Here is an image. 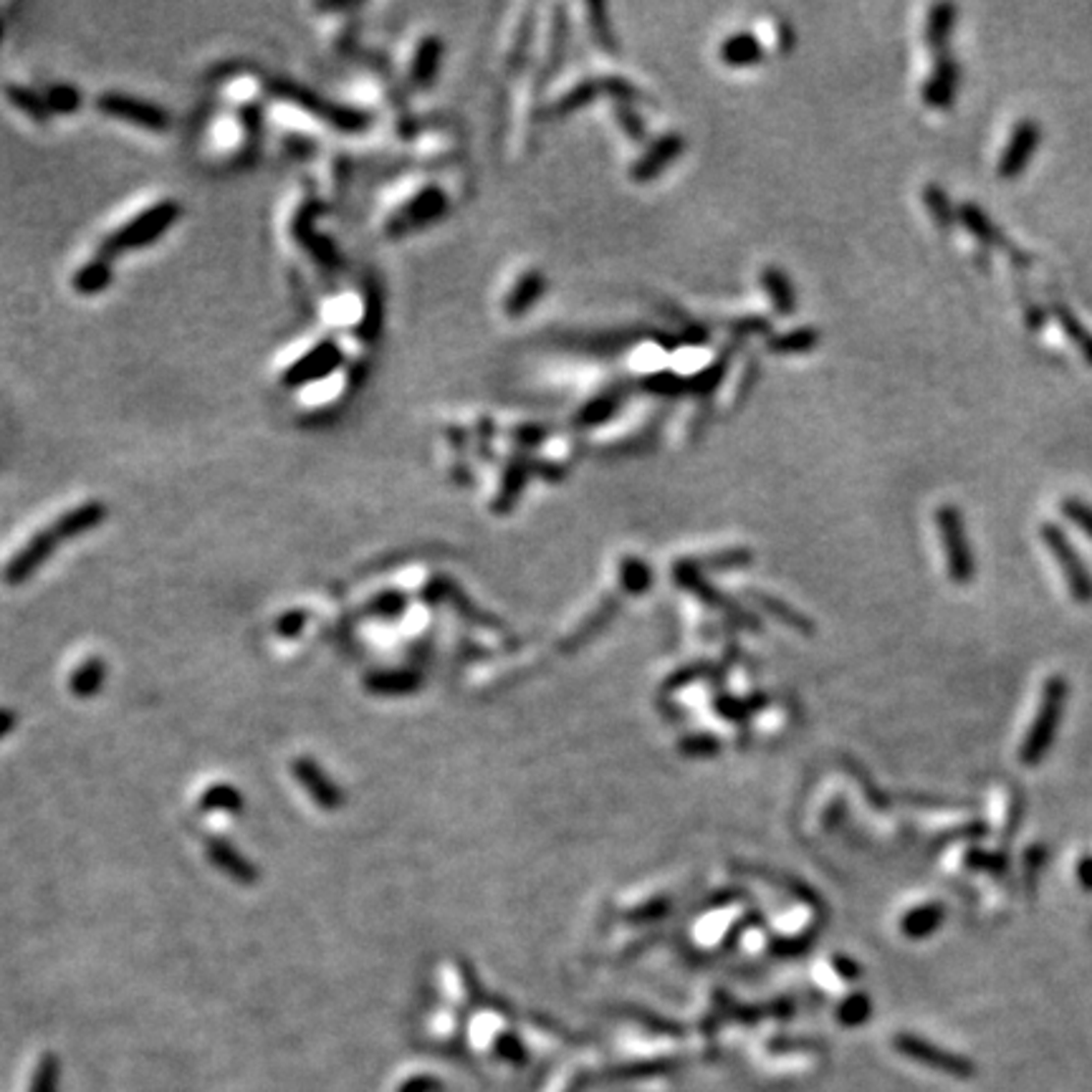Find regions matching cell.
Masks as SVG:
<instances>
[{
    "label": "cell",
    "mask_w": 1092,
    "mask_h": 1092,
    "mask_svg": "<svg viewBox=\"0 0 1092 1092\" xmlns=\"http://www.w3.org/2000/svg\"><path fill=\"white\" fill-rule=\"evenodd\" d=\"M1067 691V680L1063 675H1052V678L1045 680L1042 698H1039V711L1019 746V762L1024 767H1037L1050 754L1057 738V728L1063 723Z\"/></svg>",
    "instance_id": "cell-1"
},
{
    "label": "cell",
    "mask_w": 1092,
    "mask_h": 1092,
    "mask_svg": "<svg viewBox=\"0 0 1092 1092\" xmlns=\"http://www.w3.org/2000/svg\"><path fill=\"white\" fill-rule=\"evenodd\" d=\"M936 526H939L941 546H944L946 556V569L948 577L956 585H968L976 577V556L971 544L966 537V526H963V516L956 506H941L936 511Z\"/></svg>",
    "instance_id": "cell-2"
},
{
    "label": "cell",
    "mask_w": 1092,
    "mask_h": 1092,
    "mask_svg": "<svg viewBox=\"0 0 1092 1092\" xmlns=\"http://www.w3.org/2000/svg\"><path fill=\"white\" fill-rule=\"evenodd\" d=\"M1039 537H1042V542H1045V546L1050 549V554L1055 556L1057 564H1060V572H1063L1064 582H1067L1069 595L1082 604L1092 603V574L1090 569L1085 567L1080 551L1074 549L1072 542L1067 539V534H1064L1057 524H1050V521H1047V524H1042Z\"/></svg>",
    "instance_id": "cell-3"
},
{
    "label": "cell",
    "mask_w": 1092,
    "mask_h": 1092,
    "mask_svg": "<svg viewBox=\"0 0 1092 1092\" xmlns=\"http://www.w3.org/2000/svg\"><path fill=\"white\" fill-rule=\"evenodd\" d=\"M895 1047L903 1052L905 1057L915 1060V1063L941 1069V1072L950 1074V1077H958V1080H971V1077L976 1074V1064L968 1063L966 1057H958L953 1055V1052L941 1050V1047L931 1045V1042H926V1039L921 1037L900 1034V1037L895 1039Z\"/></svg>",
    "instance_id": "cell-4"
},
{
    "label": "cell",
    "mask_w": 1092,
    "mask_h": 1092,
    "mask_svg": "<svg viewBox=\"0 0 1092 1092\" xmlns=\"http://www.w3.org/2000/svg\"><path fill=\"white\" fill-rule=\"evenodd\" d=\"M1039 143H1042V127L1037 119H1021L1019 125L1011 132L1009 143L1004 147L1002 157H999L997 172L1002 180H1014L1019 178L1021 172L1027 170L1032 157L1037 154Z\"/></svg>",
    "instance_id": "cell-5"
},
{
    "label": "cell",
    "mask_w": 1092,
    "mask_h": 1092,
    "mask_svg": "<svg viewBox=\"0 0 1092 1092\" xmlns=\"http://www.w3.org/2000/svg\"><path fill=\"white\" fill-rule=\"evenodd\" d=\"M175 215H178V207L172 205V202H162V205L152 207V210H147V213L137 215L132 223H127L125 228H119V231L109 238V249L125 251V249L144 246V243H149L152 238L160 236V233H165L167 228H170L172 220H175Z\"/></svg>",
    "instance_id": "cell-6"
},
{
    "label": "cell",
    "mask_w": 1092,
    "mask_h": 1092,
    "mask_svg": "<svg viewBox=\"0 0 1092 1092\" xmlns=\"http://www.w3.org/2000/svg\"><path fill=\"white\" fill-rule=\"evenodd\" d=\"M958 86H961V69H958L956 56L950 51L936 54L931 77L923 84V104L931 109H950L956 101Z\"/></svg>",
    "instance_id": "cell-7"
},
{
    "label": "cell",
    "mask_w": 1092,
    "mask_h": 1092,
    "mask_svg": "<svg viewBox=\"0 0 1092 1092\" xmlns=\"http://www.w3.org/2000/svg\"><path fill=\"white\" fill-rule=\"evenodd\" d=\"M683 149H685V140L678 135V132L661 135L656 143H650L648 147H645V152L635 160V165H632L630 170V178L635 180V183H650V180H656L662 170H667V167L678 160L680 154H683Z\"/></svg>",
    "instance_id": "cell-8"
},
{
    "label": "cell",
    "mask_w": 1092,
    "mask_h": 1092,
    "mask_svg": "<svg viewBox=\"0 0 1092 1092\" xmlns=\"http://www.w3.org/2000/svg\"><path fill=\"white\" fill-rule=\"evenodd\" d=\"M445 210H448V198L443 196V190L437 188L423 190V193H418L408 205H402L400 213L392 218L390 233L392 236H400V233H408L413 231V228H420V225L432 223V220L440 218Z\"/></svg>",
    "instance_id": "cell-9"
},
{
    "label": "cell",
    "mask_w": 1092,
    "mask_h": 1092,
    "mask_svg": "<svg viewBox=\"0 0 1092 1092\" xmlns=\"http://www.w3.org/2000/svg\"><path fill=\"white\" fill-rule=\"evenodd\" d=\"M59 542H61V537H59V532H56V526L51 529V532H38L36 537L30 539L24 549L19 551V554L8 561V567H6V582H8V585H21V582H26V579L36 572L43 561L51 556V551L56 549V544H59Z\"/></svg>",
    "instance_id": "cell-10"
},
{
    "label": "cell",
    "mask_w": 1092,
    "mask_h": 1092,
    "mask_svg": "<svg viewBox=\"0 0 1092 1092\" xmlns=\"http://www.w3.org/2000/svg\"><path fill=\"white\" fill-rule=\"evenodd\" d=\"M291 769H294L296 779L302 781L304 789L309 791V797L319 804L321 809H329L331 812V809H337L339 804H342L344 799L342 791L337 789V784L326 776L324 769L314 762V759H309V756H299V759H294Z\"/></svg>",
    "instance_id": "cell-11"
},
{
    "label": "cell",
    "mask_w": 1092,
    "mask_h": 1092,
    "mask_svg": "<svg viewBox=\"0 0 1092 1092\" xmlns=\"http://www.w3.org/2000/svg\"><path fill=\"white\" fill-rule=\"evenodd\" d=\"M532 473H534V458H529L526 453H514L511 458H508V466L506 471H503V479H501V489H498V496L493 498V511H496V514H508V511L514 508L516 498L521 496L526 479H529Z\"/></svg>",
    "instance_id": "cell-12"
},
{
    "label": "cell",
    "mask_w": 1092,
    "mask_h": 1092,
    "mask_svg": "<svg viewBox=\"0 0 1092 1092\" xmlns=\"http://www.w3.org/2000/svg\"><path fill=\"white\" fill-rule=\"evenodd\" d=\"M544 291H546V278H544L542 271L534 268V271L521 273L514 289L508 291L506 299H503V314L511 319H519L526 312H532Z\"/></svg>",
    "instance_id": "cell-13"
},
{
    "label": "cell",
    "mask_w": 1092,
    "mask_h": 1092,
    "mask_svg": "<svg viewBox=\"0 0 1092 1092\" xmlns=\"http://www.w3.org/2000/svg\"><path fill=\"white\" fill-rule=\"evenodd\" d=\"M207 857H210V860H213L225 875H228V878L236 880V883H246V886H249V883H256V878H259V870L254 868V862H251L246 855H241L228 839H210V842H207Z\"/></svg>",
    "instance_id": "cell-14"
},
{
    "label": "cell",
    "mask_w": 1092,
    "mask_h": 1092,
    "mask_svg": "<svg viewBox=\"0 0 1092 1092\" xmlns=\"http://www.w3.org/2000/svg\"><path fill=\"white\" fill-rule=\"evenodd\" d=\"M99 107L104 109V112L114 114V117L132 119L135 125L149 127V130H165L167 127L165 112H160V109L152 107V104L127 99V96H104V99H99Z\"/></svg>",
    "instance_id": "cell-15"
},
{
    "label": "cell",
    "mask_w": 1092,
    "mask_h": 1092,
    "mask_svg": "<svg viewBox=\"0 0 1092 1092\" xmlns=\"http://www.w3.org/2000/svg\"><path fill=\"white\" fill-rule=\"evenodd\" d=\"M622 400H625V387H609V390L600 392V395L592 397L590 402H585V405L574 413L572 418L574 428L603 426V423H607V420L620 410Z\"/></svg>",
    "instance_id": "cell-16"
},
{
    "label": "cell",
    "mask_w": 1092,
    "mask_h": 1092,
    "mask_svg": "<svg viewBox=\"0 0 1092 1092\" xmlns=\"http://www.w3.org/2000/svg\"><path fill=\"white\" fill-rule=\"evenodd\" d=\"M718 56L720 61H723L726 66H731V69H746V66L762 64L764 46L759 43V38H756L754 33L741 30V33H733V36H728L726 41L720 43Z\"/></svg>",
    "instance_id": "cell-17"
},
{
    "label": "cell",
    "mask_w": 1092,
    "mask_h": 1092,
    "mask_svg": "<svg viewBox=\"0 0 1092 1092\" xmlns=\"http://www.w3.org/2000/svg\"><path fill=\"white\" fill-rule=\"evenodd\" d=\"M958 220L963 223V228H966L971 236L976 238V241H981L984 246H994V249H1004L1006 254H1016L1014 249H1011L1009 243L1004 241L1002 231H999L997 225L992 223V220L986 218V213L981 210L979 205H974V202H966V205L958 207Z\"/></svg>",
    "instance_id": "cell-18"
},
{
    "label": "cell",
    "mask_w": 1092,
    "mask_h": 1092,
    "mask_svg": "<svg viewBox=\"0 0 1092 1092\" xmlns=\"http://www.w3.org/2000/svg\"><path fill=\"white\" fill-rule=\"evenodd\" d=\"M956 16H958V8L950 6V3H939V6H933L931 11H928L923 38H926V46L931 48L933 54H944V51H948L946 43H948L950 33H953V29H956Z\"/></svg>",
    "instance_id": "cell-19"
},
{
    "label": "cell",
    "mask_w": 1092,
    "mask_h": 1092,
    "mask_svg": "<svg viewBox=\"0 0 1092 1092\" xmlns=\"http://www.w3.org/2000/svg\"><path fill=\"white\" fill-rule=\"evenodd\" d=\"M104 516H107L104 503H82V506L66 511L54 526L56 532H59L61 542H64V539H74L79 537V534L91 532L94 526H99L101 521H104Z\"/></svg>",
    "instance_id": "cell-20"
},
{
    "label": "cell",
    "mask_w": 1092,
    "mask_h": 1092,
    "mask_svg": "<svg viewBox=\"0 0 1092 1092\" xmlns=\"http://www.w3.org/2000/svg\"><path fill=\"white\" fill-rule=\"evenodd\" d=\"M762 286L764 291H767L769 299H772L774 312L779 314V316H791V314L797 312V294H794V286H791L789 276H786L781 268L776 266L764 268Z\"/></svg>",
    "instance_id": "cell-21"
},
{
    "label": "cell",
    "mask_w": 1092,
    "mask_h": 1092,
    "mask_svg": "<svg viewBox=\"0 0 1092 1092\" xmlns=\"http://www.w3.org/2000/svg\"><path fill=\"white\" fill-rule=\"evenodd\" d=\"M946 910L941 903H926L921 908H913L903 921H900V931L908 939H926L931 933L939 931V926L944 923Z\"/></svg>",
    "instance_id": "cell-22"
},
{
    "label": "cell",
    "mask_w": 1092,
    "mask_h": 1092,
    "mask_svg": "<svg viewBox=\"0 0 1092 1092\" xmlns=\"http://www.w3.org/2000/svg\"><path fill=\"white\" fill-rule=\"evenodd\" d=\"M440 54H443V43L437 41L435 36L426 38V41L420 43L418 54H415V61H413V69H410V79H413V84L418 86V89H426V86H431L432 79H435V72H437V64H440Z\"/></svg>",
    "instance_id": "cell-23"
},
{
    "label": "cell",
    "mask_w": 1092,
    "mask_h": 1092,
    "mask_svg": "<svg viewBox=\"0 0 1092 1092\" xmlns=\"http://www.w3.org/2000/svg\"><path fill=\"white\" fill-rule=\"evenodd\" d=\"M600 91H603L600 79H582L579 84H574L567 94H561L559 99L551 104V117H567V114H574L579 112V109L590 107Z\"/></svg>",
    "instance_id": "cell-24"
},
{
    "label": "cell",
    "mask_w": 1092,
    "mask_h": 1092,
    "mask_svg": "<svg viewBox=\"0 0 1092 1092\" xmlns=\"http://www.w3.org/2000/svg\"><path fill=\"white\" fill-rule=\"evenodd\" d=\"M587 26H590L592 41L597 43L600 51H604V54H620V43H617L612 24H609L607 8L603 3H590L587 6Z\"/></svg>",
    "instance_id": "cell-25"
},
{
    "label": "cell",
    "mask_w": 1092,
    "mask_h": 1092,
    "mask_svg": "<svg viewBox=\"0 0 1092 1092\" xmlns=\"http://www.w3.org/2000/svg\"><path fill=\"white\" fill-rule=\"evenodd\" d=\"M820 344V331L812 326H802V329H791L779 337H772L767 342L769 352L774 355H804Z\"/></svg>",
    "instance_id": "cell-26"
},
{
    "label": "cell",
    "mask_w": 1092,
    "mask_h": 1092,
    "mask_svg": "<svg viewBox=\"0 0 1092 1092\" xmlns=\"http://www.w3.org/2000/svg\"><path fill=\"white\" fill-rule=\"evenodd\" d=\"M1055 319L1057 324L1063 326V331L1072 339V344L1080 349V355L1085 357L1087 365L1092 367V331L1082 326V321L1077 319V314L1072 309H1067L1064 304H1055Z\"/></svg>",
    "instance_id": "cell-27"
},
{
    "label": "cell",
    "mask_w": 1092,
    "mask_h": 1092,
    "mask_svg": "<svg viewBox=\"0 0 1092 1092\" xmlns=\"http://www.w3.org/2000/svg\"><path fill=\"white\" fill-rule=\"evenodd\" d=\"M104 675H107V665H104V661L91 658V661H86L84 665H79L77 673L72 675V693L77 698H91L96 691H99L101 683H104Z\"/></svg>",
    "instance_id": "cell-28"
},
{
    "label": "cell",
    "mask_w": 1092,
    "mask_h": 1092,
    "mask_svg": "<svg viewBox=\"0 0 1092 1092\" xmlns=\"http://www.w3.org/2000/svg\"><path fill=\"white\" fill-rule=\"evenodd\" d=\"M728 365H731V352H723V355L716 357L706 370H701V373L688 379V392H693V395H711L723 382V377H726Z\"/></svg>",
    "instance_id": "cell-29"
},
{
    "label": "cell",
    "mask_w": 1092,
    "mask_h": 1092,
    "mask_svg": "<svg viewBox=\"0 0 1092 1092\" xmlns=\"http://www.w3.org/2000/svg\"><path fill=\"white\" fill-rule=\"evenodd\" d=\"M567 38H569V19L564 16L561 8L554 11V24H551V43L549 54H546V77L554 74L559 69L561 59L567 54Z\"/></svg>",
    "instance_id": "cell-30"
},
{
    "label": "cell",
    "mask_w": 1092,
    "mask_h": 1092,
    "mask_svg": "<svg viewBox=\"0 0 1092 1092\" xmlns=\"http://www.w3.org/2000/svg\"><path fill=\"white\" fill-rule=\"evenodd\" d=\"M923 202H926L928 213H931V218L936 220V225H939L941 231H948L956 215H953V207H950L946 190L941 188V185H933V183L926 185V188H923Z\"/></svg>",
    "instance_id": "cell-31"
},
{
    "label": "cell",
    "mask_w": 1092,
    "mask_h": 1092,
    "mask_svg": "<svg viewBox=\"0 0 1092 1092\" xmlns=\"http://www.w3.org/2000/svg\"><path fill=\"white\" fill-rule=\"evenodd\" d=\"M640 387H643L645 392H650V395L678 397L683 395V392H688V379L678 377V374L673 373H656L650 374V377H645L643 382H640Z\"/></svg>",
    "instance_id": "cell-32"
},
{
    "label": "cell",
    "mask_w": 1092,
    "mask_h": 1092,
    "mask_svg": "<svg viewBox=\"0 0 1092 1092\" xmlns=\"http://www.w3.org/2000/svg\"><path fill=\"white\" fill-rule=\"evenodd\" d=\"M202 809H223V812H241L243 797L231 784H213L201 797Z\"/></svg>",
    "instance_id": "cell-33"
},
{
    "label": "cell",
    "mask_w": 1092,
    "mask_h": 1092,
    "mask_svg": "<svg viewBox=\"0 0 1092 1092\" xmlns=\"http://www.w3.org/2000/svg\"><path fill=\"white\" fill-rule=\"evenodd\" d=\"M1060 511H1063V516L1069 521V524H1074L1082 534H1085L1087 539H1092V506H1090V503L1082 501V498H1077V496H1067V498H1063V503H1060Z\"/></svg>",
    "instance_id": "cell-34"
},
{
    "label": "cell",
    "mask_w": 1092,
    "mask_h": 1092,
    "mask_svg": "<svg viewBox=\"0 0 1092 1092\" xmlns=\"http://www.w3.org/2000/svg\"><path fill=\"white\" fill-rule=\"evenodd\" d=\"M614 119H617L620 130L630 140H635V143H645L648 140V130H645V122L638 114V109H635V104H614Z\"/></svg>",
    "instance_id": "cell-35"
},
{
    "label": "cell",
    "mask_w": 1092,
    "mask_h": 1092,
    "mask_svg": "<svg viewBox=\"0 0 1092 1092\" xmlns=\"http://www.w3.org/2000/svg\"><path fill=\"white\" fill-rule=\"evenodd\" d=\"M56 1085H59V1060L54 1055H43L38 1060L33 1082H30V1092H56Z\"/></svg>",
    "instance_id": "cell-36"
},
{
    "label": "cell",
    "mask_w": 1092,
    "mask_h": 1092,
    "mask_svg": "<svg viewBox=\"0 0 1092 1092\" xmlns=\"http://www.w3.org/2000/svg\"><path fill=\"white\" fill-rule=\"evenodd\" d=\"M600 86H603L604 94L612 96L614 104H635V101L643 99V91H640L635 84L627 82V79H622V77L600 79Z\"/></svg>",
    "instance_id": "cell-37"
},
{
    "label": "cell",
    "mask_w": 1092,
    "mask_h": 1092,
    "mask_svg": "<svg viewBox=\"0 0 1092 1092\" xmlns=\"http://www.w3.org/2000/svg\"><path fill=\"white\" fill-rule=\"evenodd\" d=\"M549 428L546 426H539V423H526V426H519L511 431V440H514L516 445H519L521 450H532L537 448V445H542L546 437H549Z\"/></svg>",
    "instance_id": "cell-38"
},
{
    "label": "cell",
    "mask_w": 1092,
    "mask_h": 1092,
    "mask_svg": "<svg viewBox=\"0 0 1092 1092\" xmlns=\"http://www.w3.org/2000/svg\"><path fill=\"white\" fill-rule=\"evenodd\" d=\"M622 582H625L630 590H645V587L650 585V569L645 567L643 561L632 559V556H627V559H622Z\"/></svg>",
    "instance_id": "cell-39"
},
{
    "label": "cell",
    "mask_w": 1092,
    "mask_h": 1092,
    "mask_svg": "<svg viewBox=\"0 0 1092 1092\" xmlns=\"http://www.w3.org/2000/svg\"><path fill=\"white\" fill-rule=\"evenodd\" d=\"M532 36H534V13L529 11V16L521 21V29H519V33H516V41H514V46H511V54H508V64H511V66L521 64V59H524L526 51H529Z\"/></svg>",
    "instance_id": "cell-40"
},
{
    "label": "cell",
    "mask_w": 1092,
    "mask_h": 1092,
    "mask_svg": "<svg viewBox=\"0 0 1092 1092\" xmlns=\"http://www.w3.org/2000/svg\"><path fill=\"white\" fill-rule=\"evenodd\" d=\"M304 625H307V612L294 609V612H286L284 617H278L276 632L281 638H296L304 630Z\"/></svg>",
    "instance_id": "cell-41"
},
{
    "label": "cell",
    "mask_w": 1092,
    "mask_h": 1092,
    "mask_svg": "<svg viewBox=\"0 0 1092 1092\" xmlns=\"http://www.w3.org/2000/svg\"><path fill=\"white\" fill-rule=\"evenodd\" d=\"M728 331H733L736 337H744V334H764V331H769V321L762 319V316H744V319H736L728 324Z\"/></svg>",
    "instance_id": "cell-42"
},
{
    "label": "cell",
    "mask_w": 1092,
    "mask_h": 1092,
    "mask_svg": "<svg viewBox=\"0 0 1092 1092\" xmlns=\"http://www.w3.org/2000/svg\"><path fill=\"white\" fill-rule=\"evenodd\" d=\"M968 862H971V865H979L981 870H994V873L1004 870V857L994 855V852H974V855L968 857Z\"/></svg>",
    "instance_id": "cell-43"
},
{
    "label": "cell",
    "mask_w": 1092,
    "mask_h": 1092,
    "mask_svg": "<svg viewBox=\"0 0 1092 1092\" xmlns=\"http://www.w3.org/2000/svg\"><path fill=\"white\" fill-rule=\"evenodd\" d=\"M1077 875H1080L1082 886L1092 888V857H1085V860L1080 862V870H1077Z\"/></svg>",
    "instance_id": "cell-44"
},
{
    "label": "cell",
    "mask_w": 1092,
    "mask_h": 1092,
    "mask_svg": "<svg viewBox=\"0 0 1092 1092\" xmlns=\"http://www.w3.org/2000/svg\"><path fill=\"white\" fill-rule=\"evenodd\" d=\"M685 339H688V344H701L703 339H706V329L698 324H688V329H685Z\"/></svg>",
    "instance_id": "cell-45"
},
{
    "label": "cell",
    "mask_w": 1092,
    "mask_h": 1092,
    "mask_svg": "<svg viewBox=\"0 0 1092 1092\" xmlns=\"http://www.w3.org/2000/svg\"><path fill=\"white\" fill-rule=\"evenodd\" d=\"M13 720H16V718H13L11 711L0 709V738L6 736L8 731H11V728H13Z\"/></svg>",
    "instance_id": "cell-46"
}]
</instances>
